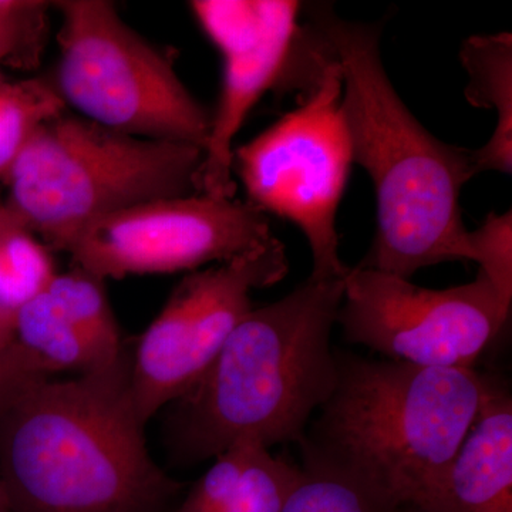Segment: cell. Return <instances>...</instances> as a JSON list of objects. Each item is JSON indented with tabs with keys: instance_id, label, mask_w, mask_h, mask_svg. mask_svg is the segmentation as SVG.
Here are the masks:
<instances>
[{
	"instance_id": "cell-2",
	"label": "cell",
	"mask_w": 512,
	"mask_h": 512,
	"mask_svg": "<svg viewBox=\"0 0 512 512\" xmlns=\"http://www.w3.org/2000/svg\"><path fill=\"white\" fill-rule=\"evenodd\" d=\"M128 350L69 380L33 377L0 414V480L13 512H160L183 484L154 463Z\"/></svg>"
},
{
	"instance_id": "cell-3",
	"label": "cell",
	"mask_w": 512,
	"mask_h": 512,
	"mask_svg": "<svg viewBox=\"0 0 512 512\" xmlns=\"http://www.w3.org/2000/svg\"><path fill=\"white\" fill-rule=\"evenodd\" d=\"M345 279L309 276L238 323L200 379L171 403L175 460L202 463L242 440L266 448L301 443L335 386L330 335Z\"/></svg>"
},
{
	"instance_id": "cell-1",
	"label": "cell",
	"mask_w": 512,
	"mask_h": 512,
	"mask_svg": "<svg viewBox=\"0 0 512 512\" xmlns=\"http://www.w3.org/2000/svg\"><path fill=\"white\" fill-rule=\"evenodd\" d=\"M342 74V113L353 163L377 200L373 247L360 266L410 279L417 271L473 261L460 197L470 151L430 134L400 99L382 62L380 26L352 22L332 6H303Z\"/></svg>"
},
{
	"instance_id": "cell-10",
	"label": "cell",
	"mask_w": 512,
	"mask_h": 512,
	"mask_svg": "<svg viewBox=\"0 0 512 512\" xmlns=\"http://www.w3.org/2000/svg\"><path fill=\"white\" fill-rule=\"evenodd\" d=\"M289 271L278 238L190 272L175 285L131 355V393L144 424L200 379L239 322L254 309L251 292L279 284Z\"/></svg>"
},
{
	"instance_id": "cell-21",
	"label": "cell",
	"mask_w": 512,
	"mask_h": 512,
	"mask_svg": "<svg viewBox=\"0 0 512 512\" xmlns=\"http://www.w3.org/2000/svg\"><path fill=\"white\" fill-rule=\"evenodd\" d=\"M473 261L491 282L505 305L512 303V212L490 214L470 232Z\"/></svg>"
},
{
	"instance_id": "cell-25",
	"label": "cell",
	"mask_w": 512,
	"mask_h": 512,
	"mask_svg": "<svg viewBox=\"0 0 512 512\" xmlns=\"http://www.w3.org/2000/svg\"><path fill=\"white\" fill-rule=\"evenodd\" d=\"M0 512H13L10 507L8 494H6L5 485L0 480Z\"/></svg>"
},
{
	"instance_id": "cell-16",
	"label": "cell",
	"mask_w": 512,
	"mask_h": 512,
	"mask_svg": "<svg viewBox=\"0 0 512 512\" xmlns=\"http://www.w3.org/2000/svg\"><path fill=\"white\" fill-rule=\"evenodd\" d=\"M103 279L74 268L52 279L46 291L62 306L63 312L84 339L107 363L123 355V340L111 309Z\"/></svg>"
},
{
	"instance_id": "cell-17",
	"label": "cell",
	"mask_w": 512,
	"mask_h": 512,
	"mask_svg": "<svg viewBox=\"0 0 512 512\" xmlns=\"http://www.w3.org/2000/svg\"><path fill=\"white\" fill-rule=\"evenodd\" d=\"M66 109L52 80L43 77L0 83V180L40 126Z\"/></svg>"
},
{
	"instance_id": "cell-5",
	"label": "cell",
	"mask_w": 512,
	"mask_h": 512,
	"mask_svg": "<svg viewBox=\"0 0 512 512\" xmlns=\"http://www.w3.org/2000/svg\"><path fill=\"white\" fill-rule=\"evenodd\" d=\"M204 150L147 140L64 110L10 168L5 207L49 251L67 252L94 222L136 205L198 192Z\"/></svg>"
},
{
	"instance_id": "cell-19",
	"label": "cell",
	"mask_w": 512,
	"mask_h": 512,
	"mask_svg": "<svg viewBox=\"0 0 512 512\" xmlns=\"http://www.w3.org/2000/svg\"><path fill=\"white\" fill-rule=\"evenodd\" d=\"M281 512H402L350 478L301 466Z\"/></svg>"
},
{
	"instance_id": "cell-9",
	"label": "cell",
	"mask_w": 512,
	"mask_h": 512,
	"mask_svg": "<svg viewBox=\"0 0 512 512\" xmlns=\"http://www.w3.org/2000/svg\"><path fill=\"white\" fill-rule=\"evenodd\" d=\"M510 311L480 271L466 285L430 289L359 265L346 276L336 325L346 342L384 359L474 369L481 353L500 335Z\"/></svg>"
},
{
	"instance_id": "cell-24",
	"label": "cell",
	"mask_w": 512,
	"mask_h": 512,
	"mask_svg": "<svg viewBox=\"0 0 512 512\" xmlns=\"http://www.w3.org/2000/svg\"><path fill=\"white\" fill-rule=\"evenodd\" d=\"M19 222L13 217L12 212L5 207V205H0V235L6 231L9 227H12L13 224Z\"/></svg>"
},
{
	"instance_id": "cell-13",
	"label": "cell",
	"mask_w": 512,
	"mask_h": 512,
	"mask_svg": "<svg viewBox=\"0 0 512 512\" xmlns=\"http://www.w3.org/2000/svg\"><path fill=\"white\" fill-rule=\"evenodd\" d=\"M242 440L212 458L174 512H281L301 466Z\"/></svg>"
},
{
	"instance_id": "cell-7",
	"label": "cell",
	"mask_w": 512,
	"mask_h": 512,
	"mask_svg": "<svg viewBox=\"0 0 512 512\" xmlns=\"http://www.w3.org/2000/svg\"><path fill=\"white\" fill-rule=\"evenodd\" d=\"M352 164L342 74L332 53L295 109L234 150V173L247 201L292 222L308 239L313 278L349 274L339 255L336 218Z\"/></svg>"
},
{
	"instance_id": "cell-4",
	"label": "cell",
	"mask_w": 512,
	"mask_h": 512,
	"mask_svg": "<svg viewBox=\"0 0 512 512\" xmlns=\"http://www.w3.org/2000/svg\"><path fill=\"white\" fill-rule=\"evenodd\" d=\"M335 356V386L298 444L302 466L333 471L409 508L466 439L488 376L343 350Z\"/></svg>"
},
{
	"instance_id": "cell-15",
	"label": "cell",
	"mask_w": 512,
	"mask_h": 512,
	"mask_svg": "<svg viewBox=\"0 0 512 512\" xmlns=\"http://www.w3.org/2000/svg\"><path fill=\"white\" fill-rule=\"evenodd\" d=\"M15 345L33 372L43 377L60 372L83 375L111 365L97 355L47 291L15 312Z\"/></svg>"
},
{
	"instance_id": "cell-12",
	"label": "cell",
	"mask_w": 512,
	"mask_h": 512,
	"mask_svg": "<svg viewBox=\"0 0 512 512\" xmlns=\"http://www.w3.org/2000/svg\"><path fill=\"white\" fill-rule=\"evenodd\" d=\"M412 512H512V397L488 376L473 426Z\"/></svg>"
},
{
	"instance_id": "cell-22",
	"label": "cell",
	"mask_w": 512,
	"mask_h": 512,
	"mask_svg": "<svg viewBox=\"0 0 512 512\" xmlns=\"http://www.w3.org/2000/svg\"><path fill=\"white\" fill-rule=\"evenodd\" d=\"M33 377L43 376L36 375L30 369L28 360L22 355L15 342L5 352L0 353V414L8 407L10 400L19 392L20 387Z\"/></svg>"
},
{
	"instance_id": "cell-6",
	"label": "cell",
	"mask_w": 512,
	"mask_h": 512,
	"mask_svg": "<svg viewBox=\"0 0 512 512\" xmlns=\"http://www.w3.org/2000/svg\"><path fill=\"white\" fill-rule=\"evenodd\" d=\"M59 62L52 83L67 110L147 140L204 150L212 111L175 69L177 50L154 45L109 0H60Z\"/></svg>"
},
{
	"instance_id": "cell-20",
	"label": "cell",
	"mask_w": 512,
	"mask_h": 512,
	"mask_svg": "<svg viewBox=\"0 0 512 512\" xmlns=\"http://www.w3.org/2000/svg\"><path fill=\"white\" fill-rule=\"evenodd\" d=\"M53 2L0 0V66L35 70L50 36Z\"/></svg>"
},
{
	"instance_id": "cell-14",
	"label": "cell",
	"mask_w": 512,
	"mask_h": 512,
	"mask_svg": "<svg viewBox=\"0 0 512 512\" xmlns=\"http://www.w3.org/2000/svg\"><path fill=\"white\" fill-rule=\"evenodd\" d=\"M460 59L468 74L466 99L478 109L497 114L493 136L470 151L471 177L488 171L512 173V36H471L463 43Z\"/></svg>"
},
{
	"instance_id": "cell-11",
	"label": "cell",
	"mask_w": 512,
	"mask_h": 512,
	"mask_svg": "<svg viewBox=\"0 0 512 512\" xmlns=\"http://www.w3.org/2000/svg\"><path fill=\"white\" fill-rule=\"evenodd\" d=\"M274 238L268 217L251 202L197 194L146 202L94 222L67 254L74 268L107 281L190 274L265 247Z\"/></svg>"
},
{
	"instance_id": "cell-23",
	"label": "cell",
	"mask_w": 512,
	"mask_h": 512,
	"mask_svg": "<svg viewBox=\"0 0 512 512\" xmlns=\"http://www.w3.org/2000/svg\"><path fill=\"white\" fill-rule=\"evenodd\" d=\"M15 340V312L0 308V345L9 348Z\"/></svg>"
},
{
	"instance_id": "cell-18",
	"label": "cell",
	"mask_w": 512,
	"mask_h": 512,
	"mask_svg": "<svg viewBox=\"0 0 512 512\" xmlns=\"http://www.w3.org/2000/svg\"><path fill=\"white\" fill-rule=\"evenodd\" d=\"M56 274L49 249L19 222L0 235V308L18 311L46 291Z\"/></svg>"
},
{
	"instance_id": "cell-8",
	"label": "cell",
	"mask_w": 512,
	"mask_h": 512,
	"mask_svg": "<svg viewBox=\"0 0 512 512\" xmlns=\"http://www.w3.org/2000/svg\"><path fill=\"white\" fill-rule=\"evenodd\" d=\"M190 9L224 60L198 192L235 198L234 141L249 113L271 90L305 92L329 52L308 23L302 28L303 5L293 0H195Z\"/></svg>"
},
{
	"instance_id": "cell-26",
	"label": "cell",
	"mask_w": 512,
	"mask_h": 512,
	"mask_svg": "<svg viewBox=\"0 0 512 512\" xmlns=\"http://www.w3.org/2000/svg\"><path fill=\"white\" fill-rule=\"evenodd\" d=\"M3 80H5V79H3L2 73H0V83H2Z\"/></svg>"
}]
</instances>
